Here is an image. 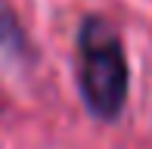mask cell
Listing matches in <instances>:
<instances>
[{
  "mask_svg": "<svg viewBox=\"0 0 152 149\" xmlns=\"http://www.w3.org/2000/svg\"><path fill=\"white\" fill-rule=\"evenodd\" d=\"M127 56L121 34L109 19L87 16L78 28V90L99 121H118L127 103Z\"/></svg>",
  "mask_w": 152,
  "mask_h": 149,
  "instance_id": "6da1fadb",
  "label": "cell"
},
{
  "mask_svg": "<svg viewBox=\"0 0 152 149\" xmlns=\"http://www.w3.org/2000/svg\"><path fill=\"white\" fill-rule=\"evenodd\" d=\"M0 50H12V53H22L25 50V31L19 28L12 9L0 0Z\"/></svg>",
  "mask_w": 152,
  "mask_h": 149,
  "instance_id": "7a4b0ae2",
  "label": "cell"
}]
</instances>
